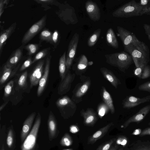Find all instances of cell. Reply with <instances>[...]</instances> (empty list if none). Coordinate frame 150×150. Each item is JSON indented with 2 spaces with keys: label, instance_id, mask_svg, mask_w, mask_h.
Listing matches in <instances>:
<instances>
[{
  "label": "cell",
  "instance_id": "cell-1",
  "mask_svg": "<svg viewBox=\"0 0 150 150\" xmlns=\"http://www.w3.org/2000/svg\"><path fill=\"white\" fill-rule=\"evenodd\" d=\"M124 50L130 54L136 67L142 64L147 65L149 61V47L143 42L131 43L124 48Z\"/></svg>",
  "mask_w": 150,
  "mask_h": 150
},
{
  "label": "cell",
  "instance_id": "cell-2",
  "mask_svg": "<svg viewBox=\"0 0 150 150\" xmlns=\"http://www.w3.org/2000/svg\"><path fill=\"white\" fill-rule=\"evenodd\" d=\"M144 8L139 2L132 0L114 11L112 15L115 17L126 18L142 16Z\"/></svg>",
  "mask_w": 150,
  "mask_h": 150
},
{
  "label": "cell",
  "instance_id": "cell-3",
  "mask_svg": "<svg viewBox=\"0 0 150 150\" xmlns=\"http://www.w3.org/2000/svg\"><path fill=\"white\" fill-rule=\"evenodd\" d=\"M105 57L107 63L122 71L128 69L133 60L130 54L125 51L105 54Z\"/></svg>",
  "mask_w": 150,
  "mask_h": 150
},
{
  "label": "cell",
  "instance_id": "cell-4",
  "mask_svg": "<svg viewBox=\"0 0 150 150\" xmlns=\"http://www.w3.org/2000/svg\"><path fill=\"white\" fill-rule=\"evenodd\" d=\"M41 122V117L38 113L30 132L21 146V150H41L37 142Z\"/></svg>",
  "mask_w": 150,
  "mask_h": 150
},
{
  "label": "cell",
  "instance_id": "cell-5",
  "mask_svg": "<svg viewBox=\"0 0 150 150\" xmlns=\"http://www.w3.org/2000/svg\"><path fill=\"white\" fill-rule=\"evenodd\" d=\"M46 18V16H44L28 29L22 39V42L23 44H26L30 41L45 27Z\"/></svg>",
  "mask_w": 150,
  "mask_h": 150
},
{
  "label": "cell",
  "instance_id": "cell-6",
  "mask_svg": "<svg viewBox=\"0 0 150 150\" xmlns=\"http://www.w3.org/2000/svg\"><path fill=\"white\" fill-rule=\"evenodd\" d=\"M79 39V34L76 33L74 35L69 44L66 57V65L67 69L70 68L74 58Z\"/></svg>",
  "mask_w": 150,
  "mask_h": 150
},
{
  "label": "cell",
  "instance_id": "cell-7",
  "mask_svg": "<svg viewBox=\"0 0 150 150\" xmlns=\"http://www.w3.org/2000/svg\"><path fill=\"white\" fill-rule=\"evenodd\" d=\"M117 30L124 48L131 43L140 41L134 33L125 28L122 27L117 26Z\"/></svg>",
  "mask_w": 150,
  "mask_h": 150
},
{
  "label": "cell",
  "instance_id": "cell-8",
  "mask_svg": "<svg viewBox=\"0 0 150 150\" xmlns=\"http://www.w3.org/2000/svg\"><path fill=\"white\" fill-rule=\"evenodd\" d=\"M85 8L90 18L94 21H98L100 18V9L97 4L91 0L85 3Z\"/></svg>",
  "mask_w": 150,
  "mask_h": 150
},
{
  "label": "cell",
  "instance_id": "cell-9",
  "mask_svg": "<svg viewBox=\"0 0 150 150\" xmlns=\"http://www.w3.org/2000/svg\"><path fill=\"white\" fill-rule=\"evenodd\" d=\"M47 125L49 139L50 141H52L56 138L59 133L56 120L52 112L49 114Z\"/></svg>",
  "mask_w": 150,
  "mask_h": 150
},
{
  "label": "cell",
  "instance_id": "cell-10",
  "mask_svg": "<svg viewBox=\"0 0 150 150\" xmlns=\"http://www.w3.org/2000/svg\"><path fill=\"white\" fill-rule=\"evenodd\" d=\"M36 115L34 112L30 115L24 121L20 133L21 142L23 143L30 132Z\"/></svg>",
  "mask_w": 150,
  "mask_h": 150
},
{
  "label": "cell",
  "instance_id": "cell-11",
  "mask_svg": "<svg viewBox=\"0 0 150 150\" xmlns=\"http://www.w3.org/2000/svg\"><path fill=\"white\" fill-rule=\"evenodd\" d=\"M44 60L39 62L30 77L31 87L37 85L42 76Z\"/></svg>",
  "mask_w": 150,
  "mask_h": 150
},
{
  "label": "cell",
  "instance_id": "cell-12",
  "mask_svg": "<svg viewBox=\"0 0 150 150\" xmlns=\"http://www.w3.org/2000/svg\"><path fill=\"white\" fill-rule=\"evenodd\" d=\"M150 100V95L142 98L130 96L125 100L123 104V107L125 108H131Z\"/></svg>",
  "mask_w": 150,
  "mask_h": 150
},
{
  "label": "cell",
  "instance_id": "cell-13",
  "mask_svg": "<svg viewBox=\"0 0 150 150\" xmlns=\"http://www.w3.org/2000/svg\"><path fill=\"white\" fill-rule=\"evenodd\" d=\"M50 58L48 57L46 59L44 73L40 79L37 90V95H41L45 87L49 72Z\"/></svg>",
  "mask_w": 150,
  "mask_h": 150
},
{
  "label": "cell",
  "instance_id": "cell-14",
  "mask_svg": "<svg viewBox=\"0 0 150 150\" xmlns=\"http://www.w3.org/2000/svg\"><path fill=\"white\" fill-rule=\"evenodd\" d=\"M112 124V122L110 123L97 131L88 138V144H93L98 140L101 138L108 132Z\"/></svg>",
  "mask_w": 150,
  "mask_h": 150
},
{
  "label": "cell",
  "instance_id": "cell-15",
  "mask_svg": "<svg viewBox=\"0 0 150 150\" xmlns=\"http://www.w3.org/2000/svg\"><path fill=\"white\" fill-rule=\"evenodd\" d=\"M16 23H13L9 27L4 30L0 36V52L1 54L3 47L5 42L14 32L16 27Z\"/></svg>",
  "mask_w": 150,
  "mask_h": 150
},
{
  "label": "cell",
  "instance_id": "cell-16",
  "mask_svg": "<svg viewBox=\"0 0 150 150\" xmlns=\"http://www.w3.org/2000/svg\"><path fill=\"white\" fill-rule=\"evenodd\" d=\"M100 71L104 77L113 86L117 88L120 83L114 74L110 71L104 67L101 68Z\"/></svg>",
  "mask_w": 150,
  "mask_h": 150
},
{
  "label": "cell",
  "instance_id": "cell-17",
  "mask_svg": "<svg viewBox=\"0 0 150 150\" xmlns=\"http://www.w3.org/2000/svg\"><path fill=\"white\" fill-rule=\"evenodd\" d=\"M82 115L86 125L92 126L97 120L96 113L91 109H88L85 112H83Z\"/></svg>",
  "mask_w": 150,
  "mask_h": 150
},
{
  "label": "cell",
  "instance_id": "cell-18",
  "mask_svg": "<svg viewBox=\"0 0 150 150\" xmlns=\"http://www.w3.org/2000/svg\"><path fill=\"white\" fill-rule=\"evenodd\" d=\"M107 43L110 47L115 49L119 47L118 43L115 33L111 28H109L106 33Z\"/></svg>",
  "mask_w": 150,
  "mask_h": 150
},
{
  "label": "cell",
  "instance_id": "cell-19",
  "mask_svg": "<svg viewBox=\"0 0 150 150\" xmlns=\"http://www.w3.org/2000/svg\"><path fill=\"white\" fill-rule=\"evenodd\" d=\"M6 142L8 147L13 150L15 147L16 139L15 133L12 126H10L8 129Z\"/></svg>",
  "mask_w": 150,
  "mask_h": 150
},
{
  "label": "cell",
  "instance_id": "cell-20",
  "mask_svg": "<svg viewBox=\"0 0 150 150\" xmlns=\"http://www.w3.org/2000/svg\"><path fill=\"white\" fill-rule=\"evenodd\" d=\"M150 111V105L141 108L136 114L132 116L128 121H139L143 120Z\"/></svg>",
  "mask_w": 150,
  "mask_h": 150
},
{
  "label": "cell",
  "instance_id": "cell-21",
  "mask_svg": "<svg viewBox=\"0 0 150 150\" xmlns=\"http://www.w3.org/2000/svg\"><path fill=\"white\" fill-rule=\"evenodd\" d=\"M22 54L21 49L18 48L17 49L12 55L6 64L12 68L18 62L22 57Z\"/></svg>",
  "mask_w": 150,
  "mask_h": 150
},
{
  "label": "cell",
  "instance_id": "cell-22",
  "mask_svg": "<svg viewBox=\"0 0 150 150\" xmlns=\"http://www.w3.org/2000/svg\"><path fill=\"white\" fill-rule=\"evenodd\" d=\"M72 77L70 73L67 74L62 81L58 87V93L62 94L65 92L70 86Z\"/></svg>",
  "mask_w": 150,
  "mask_h": 150
},
{
  "label": "cell",
  "instance_id": "cell-23",
  "mask_svg": "<svg viewBox=\"0 0 150 150\" xmlns=\"http://www.w3.org/2000/svg\"><path fill=\"white\" fill-rule=\"evenodd\" d=\"M103 97L105 104L110 110L111 113L112 114L114 113L115 112V108L112 98L109 93L105 88H103Z\"/></svg>",
  "mask_w": 150,
  "mask_h": 150
},
{
  "label": "cell",
  "instance_id": "cell-24",
  "mask_svg": "<svg viewBox=\"0 0 150 150\" xmlns=\"http://www.w3.org/2000/svg\"><path fill=\"white\" fill-rule=\"evenodd\" d=\"M66 52L65 51L60 57L59 62V69L62 81L65 77L66 68Z\"/></svg>",
  "mask_w": 150,
  "mask_h": 150
},
{
  "label": "cell",
  "instance_id": "cell-25",
  "mask_svg": "<svg viewBox=\"0 0 150 150\" xmlns=\"http://www.w3.org/2000/svg\"><path fill=\"white\" fill-rule=\"evenodd\" d=\"M101 29L98 28L95 31L87 41V45L90 47L93 46L97 42L101 33Z\"/></svg>",
  "mask_w": 150,
  "mask_h": 150
},
{
  "label": "cell",
  "instance_id": "cell-26",
  "mask_svg": "<svg viewBox=\"0 0 150 150\" xmlns=\"http://www.w3.org/2000/svg\"><path fill=\"white\" fill-rule=\"evenodd\" d=\"M52 33L47 29H44L40 33V38L42 40L45 41L53 44L52 40Z\"/></svg>",
  "mask_w": 150,
  "mask_h": 150
},
{
  "label": "cell",
  "instance_id": "cell-27",
  "mask_svg": "<svg viewBox=\"0 0 150 150\" xmlns=\"http://www.w3.org/2000/svg\"><path fill=\"white\" fill-rule=\"evenodd\" d=\"M11 68L6 64L5 65L4 68L3 73L0 79L1 84L4 83L8 78L11 72Z\"/></svg>",
  "mask_w": 150,
  "mask_h": 150
},
{
  "label": "cell",
  "instance_id": "cell-28",
  "mask_svg": "<svg viewBox=\"0 0 150 150\" xmlns=\"http://www.w3.org/2000/svg\"><path fill=\"white\" fill-rule=\"evenodd\" d=\"M72 144V140L71 136L68 133L64 134L60 142V144L63 146H69Z\"/></svg>",
  "mask_w": 150,
  "mask_h": 150
},
{
  "label": "cell",
  "instance_id": "cell-29",
  "mask_svg": "<svg viewBox=\"0 0 150 150\" xmlns=\"http://www.w3.org/2000/svg\"><path fill=\"white\" fill-rule=\"evenodd\" d=\"M88 65V60L86 56L82 54L80 57L77 64V68L79 70H82L86 68Z\"/></svg>",
  "mask_w": 150,
  "mask_h": 150
},
{
  "label": "cell",
  "instance_id": "cell-30",
  "mask_svg": "<svg viewBox=\"0 0 150 150\" xmlns=\"http://www.w3.org/2000/svg\"><path fill=\"white\" fill-rule=\"evenodd\" d=\"M90 84L89 81L85 82L76 92V96L77 97H80L83 96L87 91Z\"/></svg>",
  "mask_w": 150,
  "mask_h": 150
},
{
  "label": "cell",
  "instance_id": "cell-31",
  "mask_svg": "<svg viewBox=\"0 0 150 150\" xmlns=\"http://www.w3.org/2000/svg\"><path fill=\"white\" fill-rule=\"evenodd\" d=\"M38 44H29L24 47V48L28 51V54L29 56L34 54L39 48Z\"/></svg>",
  "mask_w": 150,
  "mask_h": 150
},
{
  "label": "cell",
  "instance_id": "cell-32",
  "mask_svg": "<svg viewBox=\"0 0 150 150\" xmlns=\"http://www.w3.org/2000/svg\"><path fill=\"white\" fill-rule=\"evenodd\" d=\"M50 50V48H46L38 52L32 60V64L37 61L44 58L48 54Z\"/></svg>",
  "mask_w": 150,
  "mask_h": 150
},
{
  "label": "cell",
  "instance_id": "cell-33",
  "mask_svg": "<svg viewBox=\"0 0 150 150\" xmlns=\"http://www.w3.org/2000/svg\"><path fill=\"white\" fill-rule=\"evenodd\" d=\"M71 102L72 101L68 97L65 96L58 100L56 102V105L58 107H62Z\"/></svg>",
  "mask_w": 150,
  "mask_h": 150
},
{
  "label": "cell",
  "instance_id": "cell-34",
  "mask_svg": "<svg viewBox=\"0 0 150 150\" xmlns=\"http://www.w3.org/2000/svg\"><path fill=\"white\" fill-rule=\"evenodd\" d=\"M115 140L114 138L111 139L100 146L96 150H109Z\"/></svg>",
  "mask_w": 150,
  "mask_h": 150
},
{
  "label": "cell",
  "instance_id": "cell-35",
  "mask_svg": "<svg viewBox=\"0 0 150 150\" xmlns=\"http://www.w3.org/2000/svg\"><path fill=\"white\" fill-rule=\"evenodd\" d=\"M108 109L109 108L106 104L100 105L98 107V115L99 117L102 118L103 116L107 112Z\"/></svg>",
  "mask_w": 150,
  "mask_h": 150
},
{
  "label": "cell",
  "instance_id": "cell-36",
  "mask_svg": "<svg viewBox=\"0 0 150 150\" xmlns=\"http://www.w3.org/2000/svg\"><path fill=\"white\" fill-rule=\"evenodd\" d=\"M27 74V71H26L21 76L18 81V83L19 86L22 87L25 85L26 82Z\"/></svg>",
  "mask_w": 150,
  "mask_h": 150
},
{
  "label": "cell",
  "instance_id": "cell-37",
  "mask_svg": "<svg viewBox=\"0 0 150 150\" xmlns=\"http://www.w3.org/2000/svg\"><path fill=\"white\" fill-rule=\"evenodd\" d=\"M13 83V81H11L5 86L4 88V96H8L11 94Z\"/></svg>",
  "mask_w": 150,
  "mask_h": 150
},
{
  "label": "cell",
  "instance_id": "cell-38",
  "mask_svg": "<svg viewBox=\"0 0 150 150\" xmlns=\"http://www.w3.org/2000/svg\"><path fill=\"white\" fill-rule=\"evenodd\" d=\"M150 76V66L147 65L145 66L141 79H146Z\"/></svg>",
  "mask_w": 150,
  "mask_h": 150
},
{
  "label": "cell",
  "instance_id": "cell-39",
  "mask_svg": "<svg viewBox=\"0 0 150 150\" xmlns=\"http://www.w3.org/2000/svg\"><path fill=\"white\" fill-rule=\"evenodd\" d=\"M145 65L142 64L138 67H136L134 71V74L140 78Z\"/></svg>",
  "mask_w": 150,
  "mask_h": 150
},
{
  "label": "cell",
  "instance_id": "cell-40",
  "mask_svg": "<svg viewBox=\"0 0 150 150\" xmlns=\"http://www.w3.org/2000/svg\"><path fill=\"white\" fill-rule=\"evenodd\" d=\"M138 88L140 91L150 92V82H147L140 85Z\"/></svg>",
  "mask_w": 150,
  "mask_h": 150
},
{
  "label": "cell",
  "instance_id": "cell-41",
  "mask_svg": "<svg viewBox=\"0 0 150 150\" xmlns=\"http://www.w3.org/2000/svg\"><path fill=\"white\" fill-rule=\"evenodd\" d=\"M32 64V60L30 57L28 58L23 63L22 65L20 70L22 71L29 67Z\"/></svg>",
  "mask_w": 150,
  "mask_h": 150
},
{
  "label": "cell",
  "instance_id": "cell-42",
  "mask_svg": "<svg viewBox=\"0 0 150 150\" xmlns=\"http://www.w3.org/2000/svg\"><path fill=\"white\" fill-rule=\"evenodd\" d=\"M59 35L58 31L57 30H55L52 33V43L56 44L58 41Z\"/></svg>",
  "mask_w": 150,
  "mask_h": 150
},
{
  "label": "cell",
  "instance_id": "cell-43",
  "mask_svg": "<svg viewBox=\"0 0 150 150\" xmlns=\"http://www.w3.org/2000/svg\"><path fill=\"white\" fill-rule=\"evenodd\" d=\"M143 26L145 33L147 35L148 39L150 41V25L144 24Z\"/></svg>",
  "mask_w": 150,
  "mask_h": 150
},
{
  "label": "cell",
  "instance_id": "cell-44",
  "mask_svg": "<svg viewBox=\"0 0 150 150\" xmlns=\"http://www.w3.org/2000/svg\"><path fill=\"white\" fill-rule=\"evenodd\" d=\"M139 3L142 6L145 8L150 5V0H141Z\"/></svg>",
  "mask_w": 150,
  "mask_h": 150
},
{
  "label": "cell",
  "instance_id": "cell-45",
  "mask_svg": "<svg viewBox=\"0 0 150 150\" xmlns=\"http://www.w3.org/2000/svg\"><path fill=\"white\" fill-rule=\"evenodd\" d=\"M8 1L1 0L0 1V16H1L4 11V4L7 3Z\"/></svg>",
  "mask_w": 150,
  "mask_h": 150
},
{
  "label": "cell",
  "instance_id": "cell-46",
  "mask_svg": "<svg viewBox=\"0 0 150 150\" xmlns=\"http://www.w3.org/2000/svg\"><path fill=\"white\" fill-rule=\"evenodd\" d=\"M70 132L72 133H76L79 130V127L75 125L71 126L69 128Z\"/></svg>",
  "mask_w": 150,
  "mask_h": 150
},
{
  "label": "cell",
  "instance_id": "cell-47",
  "mask_svg": "<svg viewBox=\"0 0 150 150\" xmlns=\"http://www.w3.org/2000/svg\"><path fill=\"white\" fill-rule=\"evenodd\" d=\"M37 3L39 4H52L54 3V1L52 0H35Z\"/></svg>",
  "mask_w": 150,
  "mask_h": 150
},
{
  "label": "cell",
  "instance_id": "cell-48",
  "mask_svg": "<svg viewBox=\"0 0 150 150\" xmlns=\"http://www.w3.org/2000/svg\"><path fill=\"white\" fill-rule=\"evenodd\" d=\"M142 14V15L145 14L150 15V5L144 8Z\"/></svg>",
  "mask_w": 150,
  "mask_h": 150
},
{
  "label": "cell",
  "instance_id": "cell-49",
  "mask_svg": "<svg viewBox=\"0 0 150 150\" xmlns=\"http://www.w3.org/2000/svg\"><path fill=\"white\" fill-rule=\"evenodd\" d=\"M127 142V140L125 139H122L121 138L118 139L116 141V143L118 144H121L122 145H125Z\"/></svg>",
  "mask_w": 150,
  "mask_h": 150
},
{
  "label": "cell",
  "instance_id": "cell-50",
  "mask_svg": "<svg viewBox=\"0 0 150 150\" xmlns=\"http://www.w3.org/2000/svg\"><path fill=\"white\" fill-rule=\"evenodd\" d=\"M117 148L118 146L116 145H115L114 146L111 147L109 150H117ZM119 150H122V149H121Z\"/></svg>",
  "mask_w": 150,
  "mask_h": 150
},
{
  "label": "cell",
  "instance_id": "cell-51",
  "mask_svg": "<svg viewBox=\"0 0 150 150\" xmlns=\"http://www.w3.org/2000/svg\"><path fill=\"white\" fill-rule=\"evenodd\" d=\"M8 102H6L4 103V104H3L2 105H1L0 107V110L1 111L4 107L7 104V103Z\"/></svg>",
  "mask_w": 150,
  "mask_h": 150
},
{
  "label": "cell",
  "instance_id": "cell-52",
  "mask_svg": "<svg viewBox=\"0 0 150 150\" xmlns=\"http://www.w3.org/2000/svg\"><path fill=\"white\" fill-rule=\"evenodd\" d=\"M0 150H5V146L4 144H2V145H0Z\"/></svg>",
  "mask_w": 150,
  "mask_h": 150
},
{
  "label": "cell",
  "instance_id": "cell-53",
  "mask_svg": "<svg viewBox=\"0 0 150 150\" xmlns=\"http://www.w3.org/2000/svg\"><path fill=\"white\" fill-rule=\"evenodd\" d=\"M139 133V130L138 129L136 130V132L135 133V134H137Z\"/></svg>",
  "mask_w": 150,
  "mask_h": 150
},
{
  "label": "cell",
  "instance_id": "cell-54",
  "mask_svg": "<svg viewBox=\"0 0 150 150\" xmlns=\"http://www.w3.org/2000/svg\"><path fill=\"white\" fill-rule=\"evenodd\" d=\"M63 150H73L72 149H64Z\"/></svg>",
  "mask_w": 150,
  "mask_h": 150
}]
</instances>
